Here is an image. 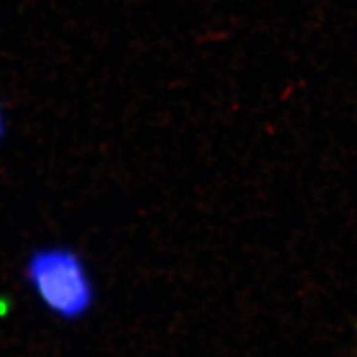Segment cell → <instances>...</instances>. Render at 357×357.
<instances>
[{
  "label": "cell",
  "mask_w": 357,
  "mask_h": 357,
  "mask_svg": "<svg viewBox=\"0 0 357 357\" xmlns=\"http://www.w3.org/2000/svg\"><path fill=\"white\" fill-rule=\"evenodd\" d=\"M29 278L40 300L63 318L83 314L91 303V283L75 253L45 250L29 265Z\"/></svg>",
  "instance_id": "6da1fadb"
},
{
  "label": "cell",
  "mask_w": 357,
  "mask_h": 357,
  "mask_svg": "<svg viewBox=\"0 0 357 357\" xmlns=\"http://www.w3.org/2000/svg\"><path fill=\"white\" fill-rule=\"evenodd\" d=\"M2 134H3V116L0 113V139H2Z\"/></svg>",
  "instance_id": "7a4b0ae2"
}]
</instances>
